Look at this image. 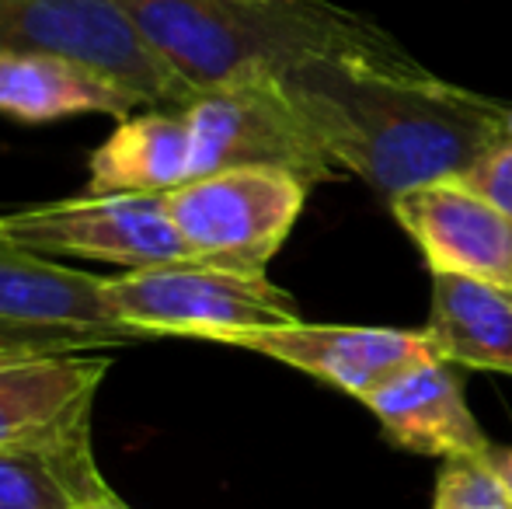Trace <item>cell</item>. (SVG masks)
Here are the masks:
<instances>
[{
	"label": "cell",
	"mask_w": 512,
	"mask_h": 509,
	"mask_svg": "<svg viewBox=\"0 0 512 509\" xmlns=\"http://www.w3.org/2000/svg\"><path fill=\"white\" fill-rule=\"evenodd\" d=\"M283 88L342 171L384 199L418 185L464 178L512 140V109L422 63L324 56L283 77Z\"/></svg>",
	"instance_id": "obj_1"
},
{
	"label": "cell",
	"mask_w": 512,
	"mask_h": 509,
	"mask_svg": "<svg viewBox=\"0 0 512 509\" xmlns=\"http://www.w3.org/2000/svg\"><path fill=\"white\" fill-rule=\"evenodd\" d=\"M154 53L192 88L276 77L324 56L415 67V56L370 18L331 0H115Z\"/></svg>",
	"instance_id": "obj_2"
},
{
	"label": "cell",
	"mask_w": 512,
	"mask_h": 509,
	"mask_svg": "<svg viewBox=\"0 0 512 509\" xmlns=\"http://www.w3.org/2000/svg\"><path fill=\"white\" fill-rule=\"evenodd\" d=\"M105 297L112 318L140 339L171 335L227 346L241 332L300 321L297 300L269 272H237L196 258L112 276Z\"/></svg>",
	"instance_id": "obj_3"
},
{
	"label": "cell",
	"mask_w": 512,
	"mask_h": 509,
	"mask_svg": "<svg viewBox=\"0 0 512 509\" xmlns=\"http://www.w3.org/2000/svg\"><path fill=\"white\" fill-rule=\"evenodd\" d=\"M178 109L189 126L196 178L230 168H272L297 175L314 189L342 175L321 136L276 77L206 88Z\"/></svg>",
	"instance_id": "obj_4"
},
{
	"label": "cell",
	"mask_w": 512,
	"mask_h": 509,
	"mask_svg": "<svg viewBox=\"0 0 512 509\" xmlns=\"http://www.w3.org/2000/svg\"><path fill=\"white\" fill-rule=\"evenodd\" d=\"M0 53L67 56L112 77L143 109L192 98L115 0H0Z\"/></svg>",
	"instance_id": "obj_5"
},
{
	"label": "cell",
	"mask_w": 512,
	"mask_h": 509,
	"mask_svg": "<svg viewBox=\"0 0 512 509\" xmlns=\"http://www.w3.org/2000/svg\"><path fill=\"white\" fill-rule=\"evenodd\" d=\"M310 185L272 168H230L164 192V210L196 262L265 272L307 203Z\"/></svg>",
	"instance_id": "obj_6"
},
{
	"label": "cell",
	"mask_w": 512,
	"mask_h": 509,
	"mask_svg": "<svg viewBox=\"0 0 512 509\" xmlns=\"http://www.w3.org/2000/svg\"><path fill=\"white\" fill-rule=\"evenodd\" d=\"M0 234L35 255H77L95 262L150 269L189 258L164 196H88L56 199L0 213Z\"/></svg>",
	"instance_id": "obj_7"
},
{
	"label": "cell",
	"mask_w": 512,
	"mask_h": 509,
	"mask_svg": "<svg viewBox=\"0 0 512 509\" xmlns=\"http://www.w3.org/2000/svg\"><path fill=\"white\" fill-rule=\"evenodd\" d=\"M227 346L269 356L307 377L338 387L366 401L373 391L391 384L405 370L425 360H439L429 335L408 328H356V325H293L241 332Z\"/></svg>",
	"instance_id": "obj_8"
},
{
	"label": "cell",
	"mask_w": 512,
	"mask_h": 509,
	"mask_svg": "<svg viewBox=\"0 0 512 509\" xmlns=\"http://www.w3.org/2000/svg\"><path fill=\"white\" fill-rule=\"evenodd\" d=\"M391 210L422 248L429 272H460L512 290V213L467 178L418 185L391 199Z\"/></svg>",
	"instance_id": "obj_9"
},
{
	"label": "cell",
	"mask_w": 512,
	"mask_h": 509,
	"mask_svg": "<svg viewBox=\"0 0 512 509\" xmlns=\"http://www.w3.org/2000/svg\"><path fill=\"white\" fill-rule=\"evenodd\" d=\"M112 360L88 353H39L0 360V450L32 447L91 422V405Z\"/></svg>",
	"instance_id": "obj_10"
},
{
	"label": "cell",
	"mask_w": 512,
	"mask_h": 509,
	"mask_svg": "<svg viewBox=\"0 0 512 509\" xmlns=\"http://www.w3.org/2000/svg\"><path fill=\"white\" fill-rule=\"evenodd\" d=\"M387 440L411 454L485 457L495 443L467 408L464 374L446 360H425L363 401Z\"/></svg>",
	"instance_id": "obj_11"
},
{
	"label": "cell",
	"mask_w": 512,
	"mask_h": 509,
	"mask_svg": "<svg viewBox=\"0 0 512 509\" xmlns=\"http://www.w3.org/2000/svg\"><path fill=\"white\" fill-rule=\"evenodd\" d=\"M0 321L105 335L115 346L140 342L108 311L105 276L70 269L56 258L18 248L0 234Z\"/></svg>",
	"instance_id": "obj_12"
},
{
	"label": "cell",
	"mask_w": 512,
	"mask_h": 509,
	"mask_svg": "<svg viewBox=\"0 0 512 509\" xmlns=\"http://www.w3.org/2000/svg\"><path fill=\"white\" fill-rule=\"evenodd\" d=\"M143 105L122 84L67 56L0 53V116L14 123H60L74 116L129 119Z\"/></svg>",
	"instance_id": "obj_13"
},
{
	"label": "cell",
	"mask_w": 512,
	"mask_h": 509,
	"mask_svg": "<svg viewBox=\"0 0 512 509\" xmlns=\"http://www.w3.org/2000/svg\"><path fill=\"white\" fill-rule=\"evenodd\" d=\"M95 196H164L192 182V140L182 109H140L88 157Z\"/></svg>",
	"instance_id": "obj_14"
},
{
	"label": "cell",
	"mask_w": 512,
	"mask_h": 509,
	"mask_svg": "<svg viewBox=\"0 0 512 509\" xmlns=\"http://www.w3.org/2000/svg\"><path fill=\"white\" fill-rule=\"evenodd\" d=\"M425 335L453 367L512 377V290L460 272H432Z\"/></svg>",
	"instance_id": "obj_15"
},
{
	"label": "cell",
	"mask_w": 512,
	"mask_h": 509,
	"mask_svg": "<svg viewBox=\"0 0 512 509\" xmlns=\"http://www.w3.org/2000/svg\"><path fill=\"white\" fill-rule=\"evenodd\" d=\"M112 496L91 450V422L32 447L0 450V509H81Z\"/></svg>",
	"instance_id": "obj_16"
},
{
	"label": "cell",
	"mask_w": 512,
	"mask_h": 509,
	"mask_svg": "<svg viewBox=\"0 0 512 509\" xmlns=\"http://www.w3.org/2000/svg\"><path fill=\"white\" fill-rule=\"evenodd\" d=\"M432 509H512V496L485 457H446Z\"/></svg>",
	"instance_id": "obj_17"
},
{
	"label": "cell",
	"mask_w": 512,
	"mask_h": 509,
	"mask_svg": "<svg viewBox=\"0 0 512 509\" xmlns=\"http://www.w3.org/2000/svg\"><path fill=\"white\" fill-rule=\"evenodd\" d=\"M115 346L105 335L70 332V328H35L0 321V360L4 356H39V353H88V349Z\"/></svg>",
	"instance_id": "obj_18"
},
{
	"label": "cell",
	"mask_w": 512,
	"mask_h": 509,
	"mask_svg": "<svg viewBox=\"0 0 512 509\" xmlns=\"http://www.w3.org/2000/svg\"><path fill=\"white\" fill-rule=\"evenodd\" d=\"M464 178L474 189L485 192L488 199H495L502 210L512 213V140L495 150V154H488L481 164H474Z\"/></svg>",
	"instance_id": "obj_19"
},
{
	"label": "cell",
	"mask_w": 512,
	"mask_h": 509,
	"mask_svg": "<svg viewBox=\"0 0 512 509\" xmlns=\"http://www.w3.org/2000/svg\"><path fill=\"white\" fill-rule=\"evenodd\" d=\"M488 461H492V468L499 471V478L506 482V489H509V496H512V447H492Z\"/></svg>",
	"instance_id": "obj_20"
},
{
	"label": "cell",
	"mask_w": 512,
	"mask_h": 509,
	"mask_svg": "<svg viewBox=\"0 0 512 509\" xmlns=\"http://www.w3.org/2000/svg\"><path fill=\"white\" fill-rule=\"evenodd\" d=\"M81 509H129V506L122 503V499H119V496H115V492H112V496L98 499V503H88V506H81Z\"/></svg>",
	"instance_id": "obj_21"
}]
</instances>
